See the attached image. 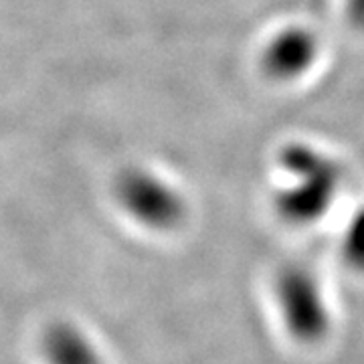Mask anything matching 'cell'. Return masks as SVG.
<instances>
[{
	"instance_id": "1",
	"label": "cell",
	"mask_w": 364,
	"mask_h": 364,
	"mask_svg": "<svg viewBox=\"0 0 364 364\" xmlns=\"http://www.w3.org/2000/svg\"><path fill=\"white\" fill-rule=\"evenodd\" d=\"M279 166L289 182L275 195L277 215L296 227L320 221L342 188L338 162L312 144L289 142L279 150Z\"/></svg>"
},
{
	"instance_id": "2",
	"label": "cell",
	"mask_w": 364,
	"mask_h": 364,
	"mask_svg": "<svg viewBox=\"0 0 364 364\" xmlns=\"http://www.w3.org/2000/svg\"><path fill=\"white\" fill-rule=\"evenodd\" d=\"M114 196L130 219L150 231H172L186 217L181 191L146 166H128L117 172Z\"/></svg>"
},
{
	"instance_id": "3",
	"label": "cell",
	"mask_w": 364,
	"mask_h": 364,
	"mask_svg": "<svg viewBox=\"0 0 364 364\" xmlns=\"http://www.w3.org/2000/svg\"><path fill=\"white\" fill-rule=\"evenodd\" d=\"M275 298L289 336L304 344L320 342L330 330V310L312 273L299 265L279 272Z\"/></svg>"
},
{
	"instance_id": "4",
	"label": "cell",
	"mask_w": 364,
	"mask_h": 364,
	"mask_svg": "<svg viewBox=\"0 0 364 364\" xmlns=\"http://www.w3.org/2000/svg\"><path fill=\"white\" fill-rule=\"evenodd\" d=\"M320 41L310 26L287 25L273 33L263 47L261 67L275 81L304 77L316 63Z\"/></svg>"
},
{
	"instance_id": "5",
	"label": "cell",
	"mask_w": 364,
	"mask_h": 364,
	"mask_svg": "<svg viewBox=\"0 0 364 364\" xmlns=\"http://www.w3.org/2000/svg\"><path fill=\"white\" fill-rule=\"evenodd\" d=\"M49 364H102L90 338L69 322H57L47 328L41 342Z\"/></svg>"
},
{
	"instance_id": "6",
	"label": "cell",
	"mask_w": 364,
	"mask_h": 364,
	"mask_svg": "<svg viewBox=\"0 0 364 364\" xmlns=\"http://www.w3.org/2000/svg\"><path fill=\"white\" fill-rule=\"evenodd\" d=\"M344 259L356 272H364V207L352 215L342 241Z\"/></svg>"
},
{
	"instance_id": "7",
	"label": "cell",
	"mask_w": 364,
	"mask_h": 364,
	"mask_svg": "<svg viewBox=\"0 0 364 364\" xmlns=\"http://www.w3.org/2000/svg\"><path fill=\"white\" fill-rule=\"evenodd\" d=\"M346 16L352 26L364 31V0H346Z\"/></svg>"
}]
</instances>
